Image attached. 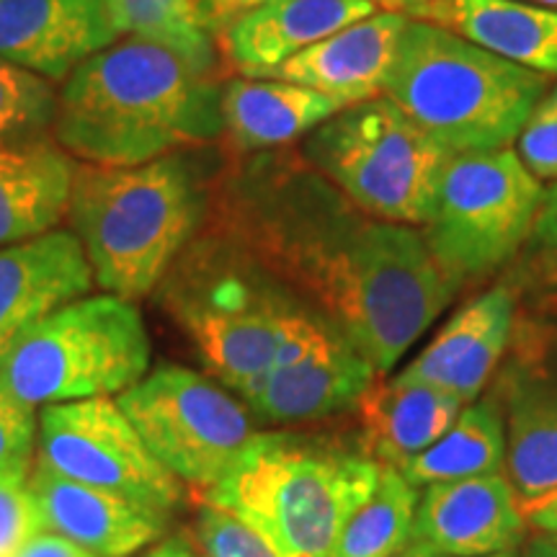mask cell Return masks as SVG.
<instances>
[{
  "label": "cell",
  "mask_w": 557,
  "mask_h": 557,
  "mask_svg": "<svg viewBox=\"0 0 557 557\" xmlns=\"http://www.w3.org/2000/svg\"><path fill=\"white\" fill-rule=\"evenodd\" d=\"M122 37L169 47L201 73L212 75L218 45L199 16L197 0H114Z\"/></svg>",
  "instance_id": "obj_27"
},
{
  "label": "cell",
  "mask_w": 557,
  "mask_h": 557,
  "mask_svg": "<svg viewBox=\"0 0 557 557\" xmlns=\"http://www.w3.org/2000/svg\"><path fill=\"white\" fill-rule=\"evenodd\" d=\"M37 459L75 483L120 493L171 513L184 483L160 465L116 398L39 408Z\"/></svg>",
  "instance_id": "obj_11"
},
{
  "label": "cell",
  "mask_w": 557,
  "mask_h": 557,
  "mask_svg": "<svg viewBox=\"0 0 557 557\" xmlns=\"http://www.w3.org/2000/svg\"><path fill=\"white\" fill-rule=\"evenodd\" d=\"M209 199L181 152L143 165H75L70 230L96 284L129 302L152 295L197 238Z\"/></svg>",
  "instance_id": "obj_3"
},
{
  "label": "cell",
  "mask_w": 557,
  "mask_h": 557,
  "mask_svg": "<svg viewBox=\"0 0 557 557\" xmlns=\"http://www.w3.org/2000/svg\"><path fill=\"white\" fill-rule=\"evenodd\" d=\"M521 508H524L529 529L547 534V537H557V491L547 493L542 498L527 500V504H521Z\"/></svg>",
  "instance_id": "obj_36"
},
{
  "label": "cell",
  "mask_w": 557,
  "mask_h": 557,
  "mask_svg": "<svg viewBox=\"0 0 557 557\" xmlns=\"http://www.w3.org/2000/svg\"><path fill=\"white\" fill-rule=\"evenodd\" d=\"M58 94L52 81L0 58V143L50 135Z\"/></svg>",
  "instance_id": "obj_28"
},
{
  "label": "cell",
  "mask_w": 557,
  "mask_h": 557,
  "mask_svg": "<svg viewBox=\"0 0 557 557\" xmlns=\"http://www.w3.org/2000/svg\"><path fill=\"white\" fill-rule=\"evenodd\" d=\"M261 3H267V0H201L199 16L205 21L209 34L220 37L227 24H233L243 13L259 9Z\"/></svg>",
  "instance_id": "obj_34"
},
{
  "label": "cell",
  "mask_w": 557,
  "mask_h": 557,
  "mask_svg": "<svg viewBox=\"0 0 557 557\" xmlns=\"http://www.w3.org/2000/svg\"><path fill=\"white\" fill-rule=\"evenodd\" d=\"M75 165L50 137L0 143V248L58 230L67 218Z\"/></svg>",
  "instance_id": "obj_21"
},
{
  "label": "cell",
  "mask_w": 557,
  "mask_h": 557,
  "mask_svg": "<svg viewBox=\"0 0 557 557\" xmlns=\"http://www.w3.org/2000/svg\"><path fill=\"white\" fill-rule=\"evenodd\" d=\"M524 3H534V5H545V9H557V0H524Z\"/></svg>",
  "instance_id": "obj_41"
},
{
  "label": "cell",
  "mask_w": 557,
  "mask_h": 557,
  "mask_svg": "<svg viewBox=\"0 0 557 557\" xmlns=\"http://www.w3.org/2000/svg\"><path fill=\"white\" fill-rule=\"evenodd\" d=\"M410 16L377 9L284 62L271 78L299 83L354 107L385 96Z\"/></svg>",
  "instance_id": "obj_18"
},
{
  "label": "cell",
  "mask_w": 557,
  "mask_h": 557,
  "mask_svg": "<svg viewBox=\"0 0 557 557\" xmlns=\"http://www.w3.org/2000/svg\"><path fill=\"white\" fill-rule=\"evenodd\" d=\"M462 408L465 403L442 389L400 374L385 385L374 382L359 403L367 451L377 462L398 468L442 438Z\"/></svg>",
  "instance_id": "obj_24"
},
{
  "label": "cell",
  "mask_w": 557,
  "mask_h": 557,
  "mask_svg": "<svg viewBox=\"0 0 557 557\" xmlns=\"http://www.w3.org/2000/svg\"><path fill=\"white\" fill-rule=\"evenodd\" d=\"M395 470L416 491L506 472V421L496 395H480L468 403L442 438Z\"/></svg>",
  "instance_id": "obj_25"
},
{
  "label": "cell",
  "mask_w": 557,
  "mask_h": 557,
  "mask_svg": "<svg viewBox=\"0 0 557 557\" xmlns=\"http://www.w3.org/2000/svg\"><path fill=\"white\" fill-rule=\"evenodd\" d=\"M37 408L0 382V485H24L37 462Z\"/></svg>",
  "instance_id": "obj_29"
},
{
  "label": "cell",
  "mask_w": 557,
  "mask_h": 557,
  "mask_svg": "<svg viewBox=\"0 0 557 557\" xmlns=\"http://www.w3.org/2000/svg\"><path fill=\"white\" fill-rule=\"evenodd\" d=\"M493 395L506 421V475L521 504L557 491V372L511 359Z\"/></svg>",
  "instance_id": "obj_20"
},
{
  "label": "cell",
  "mask_w": 557,
  "mask_h": 557,
  "mask_svg": "<svg viewBox=\"0 0 557 557\" xmlns=\"http://www.w3.org/2000/svg\"><path fill=\"white\" fill-rule=\"evenodd\" d=\"M395 557H442V555L429 553V549H423V547H418V545H408L406 549H403V553H398Z\"/></svg>",
  "instance_id": "obj_40"
},
{
  "label": "cell",
  "mask_w": 557,
  "mask_h": 557,
  "mask_svg": "<svg viewBox=\"0 0 557 557\" xmlns=\"http://www.w3.org/2000/svg\"><path fill=\"white\" fill-rule=\"evenodd\" d=\"M158 289L207 372L238 398L315 318L214 230L184 248Z\"/></svg>",
  "instance_id": "obj_5"
},
{
  "label": "cell",
  "mask_w": 557,
  "mask_h": 557,
  "mask_svg": "<svg viewBox=\"0 0 557 557\" xmlns=\"http://www.w3.org/2000/svg\"><path fill=\"white\" fill-rule=\"evenodd\" d=\"M39 532H45V521L26 483L0 485V557H16Z\"/></svg>",
  "instance_id": "obj_32"
},
{
  "label": "cell",
  "mask_w": 557,
  "mask_h": 557,
  "mask_svg": "<svg viewBox=\"0 0 557 557\" xmlns=\"http://www.w3.org/2000/svg\"><path fill=\"white\" fill-rule=\"evenodd\" d=\"M16 557H96V555L86 553L83 547L73 545V542H67L65 537H60V534L50 532V529H45V532L34 534Z\"/></svg>",
  "instance_id": "obj_35"
},
{
  "label": "cell",
  "mask_w": 557,
  "mask_h": 557,
  "mask_svg": "<svg viewBox=\"0 0 557 557\" xmlns=\"http://www.w3.org/2000/svg\"><path fill=\"white\" fill-rule=\"evenodd\" d=\"M374 377L377 369L372 361L323 323L302 351L278 361L240 400L253 421L271 426L320 421L359 408Z\"/></svg>",
  "instance_id": "obj_12"
},
{
  "label": "cell",
  "mask_w": 557,
  "mask_h": 557,
  "mask_svg": "<svg viewBox=\"0 0 557 557\" xmlns=\"http://www.w3.org/2000/svg\"><path fill=\"white\" fill-rule=\"evenodd\" d=\"M150 351L135 302L103 292L41 320L0 361V382L34 408L114 398L150 372Z\"/></svg>",
  "instance_id": "obj_8"
},
{
  "label": "cell",
  "mask_w": 557,
  "mask_h": 557,
  "mask_svg": "<svg viewBox=\"0 0 557 557\" xmlns=\"http://www.w3.org/2000/svg\"><path fill=\"white\" fill-rule=\"evenodd\" d=\"M527 529L517 487L496 472L423 487L410 545L442 557H487L517 553Z\"/></svg>",
  "instance_id": "obj_13"
},
{
  "label": "cell",
  "mask_w": 557,
  "mask_h": 557,
  "mask_svg": "<svg viewBox=\"0 0 557 557\" xmlns=\"http://www.w3.org/2000/svg\"><path fill=\"white\" fill-rule=\"evenodd\" d=\"M418 496L393 465H382L377 491L341 529L329 557H395L410 545Z\"/></svg>",
  "instance_id": "obj_26"
},
{
  "label": "cell",
  "mask_w": 557,
  "mask_h": 557,
  "mask_svg": "<svg viewBox=\"0 0 557 557\" xmlns=\"http://www.w3.org/2000/svg\"><path fill=\"white\" fill-rule=\"evenodd\" d=\"M527 246L532 248L542 274L557 282V181L545 189Z\"/></svg>",
  "instance_id": "obj_33"
},
{
  "label": "cell",
  "mask_w": 557,
  "mask_h": 557,
  "mask_svg": "<svg viewBox=\"0 0 557 557\" xmlns=\"http://www.w3.org/2000/svg\"><path fill=\"white\" fill-rule=\"evenodd\" d=\"M120 39L114 0H0V58L52 83Z\"/></svg>",
  "instance_id": "obj_14"
},
{
  "label": "cell",
  "mask_w": 557,
  "mask_h": 557,
  "mask_svg": "<svg viewBox=\"0 0 557 557\" xmlns=\"http://www.w3.org/2000/svg\"><path fill=\"white\" fill-rule=\"evenodd\" d=\"M45 529L96 557H129L160 540L169 513L120 493L75 483L45 462H34L26 480Z\"/></svg>",
  "instance_id": "obj_16"
},
{
  "label": "cell",
  "mask_w": 557,
  "mask_h": 557,
  "mask_svg": "<svg viewBox=\"0 0 557 557\" xmlns=\"http://www.w3.org/2000/svg\"><path fill=\"white\" fill-rule=\"evenodd\" d=\"M220 96L169 47L122 37L62 81L52 137L83 163L143 165L218 137Z\"/></svg>",
  "instance_id": "obj_2"
},
{
  "label": "cell",
  "mask_w": 557,
  "mask_h": 557,
  "mask_svg": "<svg viewBox=\"0 0 557 557\" xmlns=\"http://www.w3.org/2000/svg\"><path fill=\"white\" fill-rule=\"evenodd\" d=\"M145 557H199L197 553H194L191 549V545L189 542H184V540H165V542H160L158 547H152L148 555Z\"/></svg>",
  "instance_id": "obj_38"
},
{
  "label": "cell",
  "mask_w": 557,
  "mask_h": 557,
  "mask_svg": "<svg viewBox=\"0 0 557 557\" xmlns=\"http://www.w3.org/2000/svg\"><path fill=\"white\" fill-rule=\"evenodd\" d=\"M555 540H557V537H555Z\"/></svg>",
  "instance_id": "obj_45"
},
{
  "label": "cell",
  "mask_w": 557,
  "mask_h": 557,
  "mask_svg": "<svg viewBox=\"0 0 557 557\" xmlns=\"http://www.w3.org/2000/svg\"><path fill=\"white\" fill-rule=\"evenodd\" d=\"M517 156L527 171L540 184L557 181V86L547 88L545 96L532 109L529 120L517 137Z\"/></svg>",
  "instance_id": "obj_31"
},
{
  "label": "cell",
  "mask_w": 557,
  "mask_h": 557,
  "mask_svg": "<svg viewBox=\"0 0 557 557\" xmlns=\"http://www.w3.org/2000/svg\"><path fill=\"white\" fill-rule=\"evenodd\" d=\"M199 3H201V0H197V5H199Z\"/></svg>",
  "instance_id": "obj_44"
},
{
  "label": "cell",
  "mask_w": 557,
  "mask_h": 557,
  "mask_svg": "<svg viewBox=\"0 0 557 557\" xmlns=\"http://www.w3.org/2000/svg\"><path fill=\"white\" fill-rule=\"evenodd\" d=\"M344 103L299 83L235 78L222 86V132L240 152L284 148L336 116Z\"/></svg>",
  "instance_id": "obj_22"
},
{
  "label": "cell",
  "mask_w": 557,
  "mask_h": 557,
  "mask_svg": "<svg viewBox=\"0 0 557 557\" xmlns=\"http://www.w3.org/2000/svg\"><path fill=\"white\" fill-rule=\"evenodd\" d=\"M444 3H447V0H387V9L400 11L418 21H431Z\"/></svg>",
  "instance_id": "obj_37"
},
{
  "label": "cell",
  "mask_w": 557,
  "mask_h": 557,
  "mask_svg": "<svg viewBox=\"0 0 557 557\" xmlns=\"http://www.w3.org/2000/svg\"><path fill=\"white\" fill-rule=\"evenodd\" d=\"M212 230L385 374L455 297L418 227L361 212L312 165L230 181Z\"/></svg>",
  "instance_id": "obj_1"
},
{
  "label": "cell",
  "mask_w": 557,
  "mask_h": 557,
  "mask_svg": "<svg viewBox=\"0 0 557 557\" xmlns=\"http://www.w3.org/2000/svg\"><path fill=\"white\" fill-rule=\"evenodd\" d=\"M517 299L508 287H493L470 299L436 333L400 377L442 389L459 403L478 400L506 357L517 331Z\"/></svg>",
  "instance_id": "obj_17"
},
{
  "label": "cell",
  "mask_w": 557,
  "mask_h": 557,
  "mask_svg": "<svg viewBox=\"0 0 557 557\" xmlns=\"http://www.w3.org/2000/svg\"><path fill=\"white\" fill-rule=\"evenodd\" d=\"M382 462L369 451L297 434H256L209 491L259 532L278 557H329L341 529L377 491Z\"/></svg>",
  "instance_id": "obj_4"
},
{
  "label": "cell",
  "mask_w": 557,
  "mask_h": 557,
  "mask_svg": "<svg viewBox=\"0 0 557 557\" xmlns=\"http://www.w3.org/2000/svg\"><path fill=\"white\" fill-rule=\"evenodd\" d=\"M377 9L372 0H267L227 24L220 45L243 78H271L284 62Z\"/></svg>",
  "instance_id": "obj_19"
},
{
  "label": "cell",
  "mask_w": 557,
  "mask_h": 557,
  "mask_svg": "<svg viewBox=\"0 0 557 557\" xmlns=\"http://www.w3.org/2000/svg\"><path fill=\"white\" fill-rule=\"evenodd\" d=\"M487 557H517V553H500V555H487Z\"/></svg>",
  "instance_id": "obj_42"
},
{
  "label": "cell",
  "mask_w": 557,
  "mask_h": 557,
  "mask_svg": "<svg viewBox=\"0 0 557 557\" xmlns=\"http://www.w3.org/2000/svg\"><path fill=\"white\" fill-rule=\"evenodd\" d=\"M545 90V75L410 18L385 96L449 156H462L511 148Z\"/></svg>",
  "instance_id": "obj_6"
},
{
  "label": "cell",
  "mask_w": 557,
  "mask_h": 557,
  "mask_svg": "<svg viewBox=\"0 0 557 557\" xmlns=\"http://www.w3.org/2000/svg\"><path fill=\"white\" fill-rule=\"evenodd\" d=\"M431 24L545 78L557 75V9L524 0H447Z\"/></svg>",
  "instance_id": "obj_23"
},
{
  "label": "cell",
  "mask_w": 557,
  "mask_h": 557,
  "mask_svg": "<svg viewBox=\"0 0 557 557\" xmlns=\"http://www.w3.org/2000/svg\"><path fill=\"white\" fill-rule=\"evenodd\" d=\"M372 3H377L380 9H382V5H385V9H387V0H372Z\"/></svg>",
  "instance_id": "obj_43"
},
{
  "label": "cell",
  "mask_w": 557,
  "mask_h": 557,
  "mask_svg": "<svg viewBox=\"0 0 557 557\" xmlns=\"http://www.w3.org/2000/svg\"><path fill=\"white\" fill-rule=\"evenodd\" d=\"M197 540L205 557H278L246 521L209 504H201L197 513Z\"/></svg>",
  "instance_id": "obj_30"
},
{
  "label": "cell",
  "mask_w": 557,
  "mask_h": 557,
  "mask_svg": "<svg viewBox=\"0 0 557 557\" xmlns=\"http://www.w3.org/2000/svg\"><path fill=\"white\" fill-rule=\"evenodd\" d=\"M116 403L158 462L199 493L225 478L259 434L238 395L169 361L116 395Z\"/></svg>",
  "instance_id": "obj_10"
},
{
  "label": "cell",
  "mask_w": 557,
  "mask_h": 557,
  "mask_svg": "<svg viewBox=\"0 0 557 557\" xmlns=\"http://www.w3.org/2000/svg\"><path fill=\"white\" fill-rule=\"evenodd\" d=\"M308 165L372 218L423 227L449 152L387 96L354 103L305 137Z\"/></svg>",
  "instance_id": "obj_7"
},
{
  "label": "cell",
  "mask_w": 557,
  "mask_h": 557,
  "mask_svg": "<svg viewBox=\"0 0 557 557\" xmlns=\"http://www.w3.org/2000/svg\"><path fill=\"white\" fill-rule=\"evenodd\" d=\"M519 557H557V540L542 534V537L529 542V545L524 547V553H521Z\"/></svg>",
  "instance_id": "obj_39"
},
{
  "label": "cell",
  "mask_w": 557,
  "mask_h": 557,
  "mask_svg": "<svg viewBox=\"0 0 557 557\" xmlns=\"http://www.w3.org/2000/svg\"><path fill=\"white\" fill-rule=\"evenodd\" d=\"M96 278L73 230L0 248V361L41 320L88 297Z\"/></svg>",
  "instance_id": "obj_15"
},
{
  "label": "cell",
  "mask_w": 557,
  "mask_h": 557,
  "mask_svg": "<svg viewBox=\"0 0 557 557\" xmlns=\"http://www.w3.org/2000/svg\"><path fill=\"white\" fill-rule=\"evenodd\" d=\"M545 186L513 148L451 156L421 227L451 282L483 278L527 246Z\"/></svg>",
  "instance_id": "obj_9"
}]
</instances>
